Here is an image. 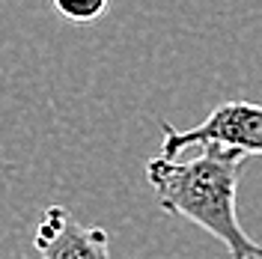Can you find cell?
Returning <instances> with one entry per match:
<instances>
[{
	"label": "cell",
	"mask_w": 262,
	"mask_h": 259,
	"mask_svg": "<svg viewBox=\"0 0 262 259\" xmlns=\"http://www.w3.org/2000/svg\"><path fill=\"white\" fill-rule=\"evenodd\" d=\"M245 152L227 146H200L191 161L176 158H149L146 179L155 191L158 209L182 214L212 239L227 247V259H262V244L245 232L235 214V194L242 182Z\"/></svg>",
	"instance_id": "cell-1"
},
{
	"label": "cell",
	"mask_w": 262,
	"mask_h": 259,
	"mask_svg": "<svg viewBox=\"0 0 262 259\" xmlns=\"http://www.w3.org/2000/svg\"><path fill=\"white\" fill-rule=\"evenodd\" d=\"M33 244L42 259H111L104 227H86L66 206H48L36 227Z\"/></svg>",
	"instance_id": "cell-3"
},
{
	"label": "cell",
	"mask_w": 262,
	"mask_h": 259,
	"mask_svg": "<svg viewBox=\"0 0 262 259\" xmlns=\"http://www.w3.org/2000/svg\"><path fill=\"white\" fill-rule=\"evenodd\" d=\"M54 9L75 24H93L107 12L111 0H51Z\"/></svg>",
	"instance_id": "cell-4"
},
{
	"label": "cell",
	"mask_w": 262,
	"mask_h": 259,
	"mask_svg": "<svg viewBox=\"0 0 262 259\" xmlns=\"http://www.w3.org/2000/svg\"><path fill=\"white\" fill-rule=\"evenodd\" d=\"M164 152L167 158H176L188 146H227L245 155H262V104L253 101H224L200 125L188 131H176L173 125L161 122Z\"/></svg>",
	"instance_id": "cell-2"
}]
</instances>
